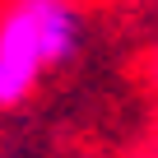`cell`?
<instances>
[{"mask_svg": "<svg viewBox=\"0 0 158 158\" xmlns=\"http://www.w3.org/2000/svg\"><path fill=\"white\" fill-rule=\"evenodd\" d=\"M79 47L74 0H10L0 10V107L33 93L42 70L70 60Z\"/></svg>", "mask_w": 158, "mask_h": 158, "instance_id": "6da1fadb", "label": "cell"}, {"mask_svg": "<svg viewBox=\"0 0 158 158\" xmlns=\"http://www.w3.org/2000/svg\"><path fill=\"white\" fill-rule=\"evenodd\" d=\"M149 74H153V89H158V56H153V70H149Z\"/></svg>", "mask_w": 158, "mask_h": 158, "instance_id": "7a4b0ae2", "label": "cell"}]
</instances>
